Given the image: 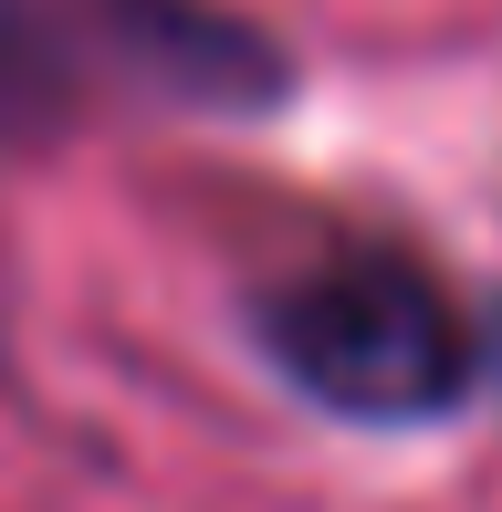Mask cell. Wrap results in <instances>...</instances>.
<instances>
[{"label":"cell","instance_id":"cell-1","mask_svg":"<svg viewBox=\"0 0 502 512\" xmlns=\"http://www.w3.org/2000/svg\"><path fill=\"white\" fill-rule=\"evenodd\" d=\"M251 335L314 408L346 418H440L482 377L471 314L408 251H325V262L283 272L251 304Z\"/></svg>","mask_w":502,"mask_h":512}]
</instances>
